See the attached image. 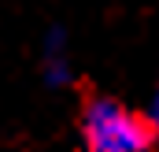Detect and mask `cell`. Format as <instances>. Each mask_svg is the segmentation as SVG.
Returning a JSON list of instances; mask_svg holds the SVG:
<instances>
[{"instance_id": "1", "label": "cell", "mask_w": 159, "mask_h": 152, "mask_svg": "<svg viewBox=\"0 0 159 152\" xmlns=\"http://www.w3.org/2000/svg\"><path fill=\"white\" fill-rule=\"evenodd\" d=\"M78 149L81 152H156L148 115L129 108L119 97H89L78 112Z\"/></svg>"}, {"instance_id": "2", "label": "cell", "mask_w": 159, "mask_h": 152, "mask_svg": "<svg viewBox=\"0 0 159 152\" xmlns=\"http://www.w3.org/2000/svg\"><path fill=\"white\" fill-rule=\"evenodd\" d=\"M37 67H41V78H44L48 89H67V85H70V78H74V59H70V37H67V30L52 26V30L41 37Z\"/></svg>"}, {"instance_id": "3", "label": "cell", "mask_w": 159, "mask_h": 152, "mask_svg": "<svg viewBox=\"0 0 159 152\" xmlns=\"http://www.w3.org/2000/svg\"><path fill=\"white\" fill-rule=\"evenodd\" d=\"M148 122H152V134H156V141H159V85H156V93H152V100H148Z\"/></svg>"}]
</instances>
